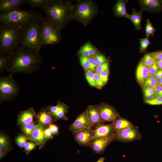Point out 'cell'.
I'll use <instances>...</instances> for the list:
<instances>
[{
  "label": "cell",
  "instance_id": "9f6ffc18",
  "mask_svg": "<svg viewBox=\"0 0 162 162\" xmlns=\"http://www.w3.org/2000/svg\"><path fill=\"white\" fill-rule=\"evenodd\" d=\"M105 158L103 157L99 158L96 162H104L105 160Z\"/></svg>",
  "mask_w": 162,
  "mask_h": 162
},
{
  "label": "cell",
  "instance_id": "4dcf8cb0",
  "mask_svg": "<svg viewBox=\"0 0 162 162\" xmlns=\"http://www.w3.org/2000/svg\"><path fill=\"white\" fill-rule=\"evenodd\" d=\"M16 144L20 147L24 148L27 141L28 138L23 134L20 133L15 139Z\"/></svg>",
  "mask_w": 162,
  "mask_h": 162
},
{
  "label": "cell",
  "instance_id": "d6a6232c",
  "mask_svg": "<svg viewBox=\"0 0 162 162\" xmlns=\"http://www.w3.org/2000/svg\"><path fill=\"white\" fill-rule=\"evenodd\" d=\"M141 61L145 66L149 68L155 64L156 61L149 53L146 54Z\"/></svg>",
  "mask_w": 162,
  "mask_h": 162
},
{
  "label": "cell",
  "instance_id": "2e32d148",
  "mask_svg": "<svg viewBox=\"0 0 162 162\" xmlns=\"http://www.w3.org/2000/svg\"><path fill=\"white\" fill-rule=\"evenodd\" d=\"M114 138V137H110L95 139L92 141L90 146L94 153L100 154Z\"/></svg>",
  "mask_w": 162,
  "mask_h": 162
},
{
  "label": "cell",
  "instance_id": "8fae6325",
  "mask_svg": "<svg viewBox=\"0 0 162 162\" xmlns=\"http://www.w3.org/2000/svg\"><path fill=\"white\" fill-rule=\"evenodd\" d=\"M45 127L43 125L38 123L33 130L28 140L34 142L39 146L40 149L44 147L48 140L45 137L44 130Z\"/></svg>",
  "mask_w": 162,
  "mask_h": 162
},
{
  "label": "cell",
  "instance_id": "ee69618b",
  "mask_svg": "<svg viewBox=\"0 0 162 162\" xmlns=\"http://www.w3.org/2000/svg\"><path fill=\"white\" fill-rule=\"evenodd\" d=\"M109 74V72L107 71L102 72L98 73L100 78L104 84L108 81Z\"/></svg>",
  "mask_w": 162,
  "mask_h": 162
},
{
  "label": "cell",
  "instance_id": "681fc988",
  "mask_svg": "<svg viewBox=\"0 0 162 162\" xmlns=\"http://www.w3.org/2000/svg\"><path fill=\"white\" fill-rule=\"evenodd\" d=\"M49 128L52 132L53 134L58 136V127L56 125L52 124H50Z\"/></svg>",
  "mask_w": 162,
  "mask_h": 162
},
{
  "label": "cell",
  "instance_id": "277c9868",
  "mask_svg": "<svg viewBox=\"0 0 162 162\" xmlns=\"http://www.w3.org/2000/svg\"><path fill=\"white\" fill-rule=\"evenodd\" d=\"M20 27L1 23L0 52L10 55L19 46Z\"/></svg>",
  "mask_w": 162,
  "mask_h": 162
},
{
  "label": "cell",
  "instance_id": "ab89813d",
  "mask_svg": "<svg viewBox=\"0 0 162 162\" xmlns=\"http://www.w3.org/2000/svg\"><path fill=\"white\" fill-rule=\"evenodd\" d=\"M96 73L98 74L103 71L109 72V65L107 62L98 66L95 70Z\"/></svg>",
  "mask_w": 162,
  "mask_h": 162
},
{
  "label": "cell",
  "instance_id": "7bdbcfd3",
  "mask_svg": "<svg viewBox=\"0 0 162 162\" xmlns=\"http://www.w3.org/2000/svg\"><path fill=\"white\" fill-rule=\"evenodd\" d=\"M148 68L149 76H153L160 70L156 63L153 64Z\"/></svg>",
  "mask_w": 162,
  "mask_h": 162
},
{
  "label": "cell",
  "instance_id": "ac0fdd59",
  "mask_svg": "<svg viewBox=\"0 0 162 162\" xmlns=\"http://www.w3.org/2000/svg\"><path fill=\"white\" fill-rule=\"evenodd\" d=\"M86 110L88 120L93 126L104 122L101 118L98 105H89Z\"/></svg>",
  "mask_w": 162,
  "mask_h": 162
},
{
  "label": "cell",
  "instance_id": "db71d44e",
  "mask_svg": "<svg viewBox=\"0 0 162 162\" xmlns=\"http://www.w3.org/2000/svg\"><path fill=\"white\" fill-rule=\"evenodd\" d=\"M156 64L159 67L160 69L162 70V60L156 61Z\"/></svg>",
  "mask_w": 162,
  "mask_h": 162
},
{
  "label": "cell",
  "instance_id": "52a82bcc",
  "mask_svg": "<svg viewBox=\"0 0 162 162\" xmlns=\"http://www.w3.org/2000/svg\"><path fill=\"white\" fill-rule=\"evenodd\" d=\"M20 87L13 77V74L0 78V102L13 100L18 94Z\"/></svg>",
  "mask_w": 162,
  "mask_h": 162
},
{
  "label": "cell",
  "instance_id": "7402d4cb",
  "mask_svg": "<svg viewBox=\"0 0 162 162\" xmlns=\"http://www.w3.org/2000/svg\"><path fill=\"white\" fill-rule=\"evenodd\" d=\"M149 76V68L141 61L138 65L136 70V77L138 82L143 86L146 79Z\"/></svg>",
  "mask_w": 162,
  "mask_h": 162
},
{
  "label": "cell",
  "instance_id": "836d02e7",
  "mask_svg": "<svg viewBox=\"0 0 162 162\" xmlns=\"http://www.w3.org/2000/svg\"><path fill=\"white\" fill-rule=\"evenodd\" d=\"M157 85V80L153 76L148 77L145 81L143 86V87H151L154 88Z\"/></svg>",
  "mask_w": 162,
  "mask_h": 162
},
{
  "label": "cell",
  "instance_id": "7a4b0ae2",
  "mask_svg": "<svg viewBox=\"0 0 162 162\" xmlns=\"http://www.w3.org/2000/svg\"><path fill=\"white\" fill-rule=\"evenodd\" d=\"M73 4L67 0H52L42 9L47 20L52 25L61 30L71 19Z\"/></svg>",
  "mask_w": 162,
  "mask_h": 162
},
{
  "label": "cell",
  "instance_id": "f1b7e54d",
  "mask_svg": "<svg viewBox=\"0 0 162 162\" xmlns=\"http://www.w3.org/2000/svg\"><path fill=\"white\" fill-rule=\"evenodd\" d=\"M52 0H25L26 4L33 8H42L48 4Z\"/></svg>",
  "mask_w": 162,
  "mask_h": 162
},
{
  "label": "cell",
  "instance_id": "d590c367",
  "mask_svg": "<svg viewBox=\"0 0 162 162\" xmlns=\"http://www.w3.org/2000/svg\"><path fill=\"white\" fill-rule=\"evenodd\" d=\"M140 50L141 52L146 51L150 43L148 38L146 37L145 38L140 39Z\"/></svg>",
  "mask_w": 162,
  "mask_h": 162
},
{
  "label": "cell",
  "instance_id": "680465c9",
  "mask_svg": "<svg viewBox=\"0 0 162 162\" xmlns=\"http://www.w3.org/2000/svg\"><path fill=\"white\" fill-rule=\"evenodd\" d=\"M159 74L160 78H162V70H160L158 72Z\"/></svg>",
  "mask_w": 162,
  "mask_h": 162
},
{
  "label": "cell",
  "instance_id": "44dd1931",
  "mask_svg": "<svg viewBox=\"0 0 162 162\" xmlns=\"http://www.w3.org/2000/svg\"><path fill=\"white\" fill-rule=\"evenodd\" d=\"M137 134L136 130L131 128L117 132L114 137L119 140H131L136 138Z\"/></svg>",
  "mask_w": 162,
  "mask_h": 162
},
{
  "label": "cell",
  "instance_id": "5bb4252c",
  "mask_svg": "<svg viewBox=\"0 0 162 162\" xmlns=\"http://www.w3.org/2000/svg\"><path fill=\"white\" fill-rule=\"evenodd\" d=\"M93 130L92 140L97 138L114 137V136L113 132L115 130L112 124H98Z\"/></svg>",
  "mask_w": 162,
  "mask_h": 162
},
{
  "label": "cell",
  "instance_id": "d6986e66",
  "mask_svg": "<svg viewBox=\"0 0 162 162\" xmlns=\"http://www.w3.org/2000/svg\"><path fill=\"white\" fill-rule=\"evenodd\" d=\"M26 4L25 0H1L0 11L4 13L18 9Z\"/></svg>",
  "mask_w": 162,
  "mask_h": 162
},
{
  "label": "cell",
  "instance_id": "f6af8a7d",
  "mask_svg": "<svg viewBox=\"0 0 162 162\" xmlns=\"http://www.w3.org/2000/svg\"><path fill=\"white\" fill-rule=\"evenodd\" d=\"M143 92L145 97L151 95L155 94L154 88L152 87H143Z\"/></svg>",
  "mask_w": 162,
  "mask_h": 162
},
{
  "label": "cell",
  "instance_id": "cb8c5ba5",
  "mask_svg": "<svg viewBox=\"0 0 162 162\" xmlns=\"http://www.w3.org/2000/svg\"><path fill=\"white\" fill-rule=\"evenodd\" d=\"M98 53L97 49L92 44L87 42L80 47L78 52V54L88 57H93Z\"/></svg>",
  "mask_w": 162,
  "mask_h": 162
},
{
  "label": "cell",
  "instance_id": "3957f363",
  "mask_svg": "<svg viewBox=\"0 0 162 162\" xmlns=\"http://www.w3.org/2000/svg\"><path fill=\"white\" fill-rule=\"evenodd\" d=\"M44 18L32 20L20 27V47L30 53H39L42 46L41 29Z\"/></svg>",
  "mask_w": 162,
  "mask_h": 162
},
{
  "label": "cell",
  "instance_id": "ba28073f",
  "mask_svg": "<svg viewBox=\"0 0 162 162\" xmlns=\"http://www.w3.org/2000/svg\"><path fill=\"white\" fill-rule=\"evenodd\" d=\"M41 35L42 46L56 44L62 40L61 30L51 24L45 18L41 21Z\"/></svg>",
  "mask_w": 162,
  "mask_h": 162
},
{
  "label": "cell",
  "instance_id": "7dc6e473",
  "mask_svg": "<svg viewBox=\"0 0 162 162\" xmlns=\"http://www.w3.org/2000/svg\"><path fill=\"white\" fill-rule=\"evenodd\" d=\"M44 133L45 137L48 140L53 139V135L49 127H45L44 130Z\"/></svg>",
  "mask_w": 162,
  "mask_h": 162
},
{
  "label": "cell",
  "instance_id": "9c48e42d",
  "mask_svg": "<svg viewBox=\"0 0 162 162\" xmlns=\"http://www.w3.org/2000/svg\"><path fill=\"white\" fill-rule=\"evenodd\" d=\"M93 127L88 120L86 110L78 116L70 126L69 130L74 133L85 129L92 128Z\"/></svg>",
  "mask_w": 162,
  "mask_h": 162
},
{
  "label": "cell",
  "instance_id": "484cf974",
  "mask_svg": "<svg viewBox=\"0 0 162 162\" xmlns=\"http://www.w3.org/2000/svg\"><path fill=\"white\" fill-rule=\"evenodd\" d=\"M112 125L114 130L117 132L133 127L130 122L123 118H118L113 122Z\"/></svg>",
  "mask_w": 162,
  "mask_h": 162
},
{
  "label": "cell",
  "instance_id": "4316f807",
  "mask_svg": "<svg viewBox=\"0 0 162 162\" xmlns=\"http://www.w3.org/2000/svg\"><path fill=\"white\" fill-rule=\"evenodd\" d=\"M10 61V55L0 52V73L1 74L8 67Z\"/></svg>",
  "mask_w": 162,
  "mask_h": 162
},
{
  "label": "cell",
  "instance_id": "8992f818",
  "mask_svg": "<svg viewBox=\"0 0 162 162\" xmlns=\"http://www.w3.org/2000/svg\"><path fill=\"white\" fill-rule=\"evenodd\" d=\"M98 10V6L92 0H78L77 4L73 5L71 19L86 26L97 15Z\"/></svg>",
  "mask_w": 162,
  "mask_h": 162
},
{
  "label": "cell",
  "instance_id": "83f0119b",
  "mask_svg": "<svg viewBox=\"0 0 162 162\" xmlns=\"http://www.w3.org/2000/svg\"><path fill=\"white\" fill-rule=\"evenodd\" d=\"M36 124L34 122L21 125V131L28 138L31 136Z\"/></svg>",
  "mask_w": 162,
  "mask_h": 162
},
{
  "label": "cell",
  "instance_id": "e0dca14e",
  "mask_svg": "<svg viewBox=\"0 0 162 162\" xmlns=\"http://www.w3.org/2000/svg\"><path fill=\"white\" fill-rule=\"evenodd\" d=\"M36 114L33 107H30L26 110L20 111L18 115L16 120L17 124L21 126L33 122V119Z\"/></svg>",
  "mask_w": 162,
  "mask_h": 162
},
{
  "label": "cell",
  "instance_id": "6f0895ef",
  "mask_svg": "<svg viewBox=\"0 0 162 162\" xmlns=\"http://www.w3.org/2000/svg\"><path fill=\"white\" fill-rule=\"evenodd\" d=\"M157 83L158 85L162 86V78H160L157 81Z\"/></svg>",
  "mask_w": 162,
  "mask_h": 162
},
{
  "label": "cell",
  "instance_id": "60d3db41",
  "mask_svg": "<svg viewBox=\"0 0 162 162\" xmlns=\"http://www.w3.org/2000/svg\"><path fill=\"white\" fill-rule=\"evenodd\" d=\"M145 102L151 105H159L162 104V96H157L154 99L150 100H145Z\"/></svg>",
  "mask_w": 162,
  "mask_h": 162
},
{
  "label": "cell",
  "instance_id": "5b68a950",
  "mask_svg": "<svg viewBox=\"0 0 162 162\" xmlns=\"http://www.w3.org/2000/svg\"><path fill=\"white\" fill-rule=\"evenodd\" d=\"M44 17L40 13L31 10L15 9L7 12L0 13L1 23L21 27L30 21Z\"/></svg>",
  "mask_w": 162,
  "mask_h": 162
},
{
  "label": "cell",
  "instance_id": "74e56055",
  "mask_svg": "<svg viewBox=\"0 0 162 162\" xmlns=\"http://www.w3.org/2000/svg\"><path fill=\"white\" fill-rule=\"evenodd\" d=\"M38 146L35 142L30 141L27 142L24 147V151L27 154H28L33 150L35 149Z\"/></svg>",
  "mask_w": 162,
  "mask_h": 162
},
{
  "label": "cell",
  "instance_id": "1f68e13d",
  "mask_svg": "<svg viewBox=\"0 0 162 162\" xmlns=\"http://www.w3.org/2000/svg\"><path fill=\"white\" fill-rule=\"evenodd\" d=\"M86 79L89 85L98 88L94 79V73L89 70H85Z\"/></svg>",
  "mask_w": 162,
  "mask_h": 162
},
{
  "label": "cell",
  "instance_id": "d4e9b609",
  "mask_svg": "<svg viewBox=\"0 0 162 162\" xmlns=\"http://www.w3.org/2000/svg\"><path fill=\"white\" fill-rule=\"evenodd\" d=\"M133 13L128 16V18L133 23L135 29L137 30L141 29V22L143 10L141 9L139 11H136L134 9H132Z\"/></svg>",
  "mask_w": 162,
  "mask_h": 162
},
{
  "label": "cell",
  "instance_id": "816d5d0a",
  "mask_svg": "<svg viewBox=\"0 0 162 162\" xmlns=\"http://www.w3.org/2000/svg\"><path fill=\"white\" fill-rule=\"evenodd\" d=\"M8 151L0 148V160H1L6 155Z\"/></svg>",
  "mask_w": 162,
  "mask_h": 162
},
{
  "label": "cell",
  "instance_id": "f35d334b",
  "mask_svg": "<svg viewBox=\"0 0 162 162\" xmlns=\"http://www.w3.org/2000/svg\"><path fill=\"white\" fill-rule=\"evenodd\" d=\"M93 57L95 60L97 66L107 62V59L106 57L103 55L98 52L96 53Z\"/></svg>",
  "mask_w": 162,
  "mask_h": 162
},
{
  "label": "cell",
  "instance_id": "ffe728a7",
  "mask_svg": "<svg viewBox=\"0 0 162 162\" xmlns=\"http://www.w3.org/2000/svg\"><path fill=\"white\" fill-rule=\"evenodd\" d=\"M139 3L143 10L158 11L162 7V0H142L140 1Z\"/></svg>",
  "mask_w": 162,
  "mask_h": 162
},
{
  "label": "cell",
  "instance_id": "f5cc1de1",
  "mask_svg": "<svg viewBox=\"0 0 162 162\" xmlns=\"http://www.w3.org/2000/svg\"><path fill=\"white\" fill-rule=\"evenodd\" d=\"M156 96L155 94L150 95L148 96L145 97V100H150L154 99Z\"/></svg>",
  "mask_w": 162,
  "mask_h": 162
},
{
  "label": "cell",
  "instance_id": "f907efd6",
  "mask_svg": "<svg viewBox=\"0 0 162 162\" xmlns=\"http://www.w3.org/2000/svg\"><path fill=\"white\" fill-rule=\"evenodd\" d=\"M154 88L156 96H162V86L158 85Z\"/></svg>",
  "mask_w": 162,
  "mask_h": 162
},
{
  "label": "cell",
  "instance_id": "7c38bea8",
  "mask_svg": "<svg viewBox=\"0 0 162 162\" xmlns=\"http://www.w3.org/2000/svg\"><path fill=\"white\" fill-rule=\"evenodd\" d=\"M48 109L52 115L57 120L62 119L67 120L66 116L69 107L62 101L58 100L56 105H50L46 107Z\"/></svg>",
  "mask_w": 162,
  "mask_h": 162
},
{
  "label": "cell",
  "instance_id": "b9f144b4",
  "mask_svg": "<svg viewBox=\"0 0 162 162\" xmlns=\"http://www.w3.org/2000/svg\"><path fill=\"white\" fill-rule=\"evenodd\" d=\"M94 76L95 81L98 88H101L105 84L101 80L98 74L96 72L94 73Z\"/></svg>",
  "mask_w": 162,
  "mask_h": 162
},
{
  "label": "cell",
  "instance_id": "603a6c76",
  "mask_svg": "<svg viewBox=\"0 0 162 162\" xmlns=\"http://www.w3.org/2000/svg\"><path fill=\"white\" fill-rule=\"evenodd\" d=\"M127 1L123 0H118L117 1L113 8L115 16L128 18L129 14L127 13L125 8Z\"/></svg>",
  "mask_w": 162,
  "mask_h": 162
},
{
  "label": "cell",
  "instance_id": "9a60e30c",
  "mask_svg": "<svg viewBox=\"0 0 162 162\" xmlns=\"http://www.w3.org/2000/svg\"><path fill=\"white\" fill-rule=\"evenodd\" d=\"M35 119L38 123L43 125L46 128L49 127L50 124L57 121L49 110L46 108H42L37 114Z\"/></svg>",
  "mask_w": 162,
  "mask_h": 162
},
{
  "label": "cell",
  "instance_id": "8d00e7d4",
  "mask_svg": "<svg viewBox=\"0 0 162 162\" xmlns=\"http://www.w3.org/2000/svg\"><path fill=\"white\" fill-rule=\"evenodd\" d=\"M80 60L81 65L85 70H89L90 63L88 57L81 55Z\"/></svg>",
  "mask_w": 162,
  "mask_h": 162
},
{
  "label": "cell",
  "instance_id": "f546056e",
  "mask_svg": "<svg viewBox=\"0 0 162 162\" xmlns=\"http://www.w3.org/2000/svg\"><path fill=\"white\" fill-rule=\"evenodd\" d=\"M10 143L8 138L4 134H0V148L7 151L10 150Z\"/></svg>",
  "mask_w": 162,
  "mask_h": 162
},
{
  "label": "cell",
  "instance_id": "30bf717a",
  "mask_svg": "<svg viewBox=\"0 0 162 162\" xmlns=\"http://www.w3.org/2000/svg\"><path fill=\"white\" fill-rule=\"evenodd\" d=\"M98 106L101 118L103 122H114L118 118V115L112 106L105 103H101Z\"/></svg>",
  "mask_w": 162,
  "mask_h": 162
},
{
  "label": "cell",
  "instance_id": "11a10c76",
  "mask_svg": "<svg viewBox=\"0 0 162 162\" xmlns=\"http://www.w3.org/2000/svg\"><path fill=\"white\" fill-rule=\"evenodd\" d=\"M154 77L157 80H159L160 78V77L159 74L158 72L156 73L154 76Z\"/></svg>",
  "mask_w": 162,
  "mask_h": 162
},
{
  "label": "cell",
  "instance_id": "e575fe53",
  "mask_svg": "<svg viewBox=\"0 0 162 162\" xmlns=\"http://www.w3.org/2000/svg\"><path fill=\"white\" fill-rule=\"evenodd\" d=\"M145 30L146 37L148 38L150 35H154V33L156 31V29L153 27L148 19L146 20Z\"/></svg>",
  "mask_w": 162,
  "mask_h": 162
},
{
  "label": "cell",
  "instance_id": "6da1fadb",
  "mask_svg": "<svg viewBox=\"0 0 162 162\" xmlns=\"http://www.w3.org/2000/svg\"><path fill=\"white\" fill-rule=\"evenodd\" d=\"M10 56V63L7 70L11 74L32 73L38 70L42 63L39 53H30L20 46Z\"/></svg>",
  "mask_w": 162,
  "mask_h": 162
},
{
  "label": "cell",
  "instance_id": "4fadbf2b",
  "mask_svg": "<svg viewBox=\"0 0 162 162\" xmlns=\"http://www.w3.org/2000/svg\"><path fill=\"white\" fill-rule=\"evenodd\" d=\"M73 134L78 144L83 146H90L92 140L94 130L92 128H86Z\"/></svg>",
  "mask_w": 162,
  "mask_h": 162
},
{
  "label": "cell",
  "instance_id": "c3c4849f",
  "mask_svg": "<svg viewBox=\"0 0 162 162\" xmlns=\"http://www.w3.org/2000/svg\"><path fill=\"white\" fill-rule=\"evenodd\" d=\"M150 53L156 61L162 60V50Z\"/></svg>",
  "mask_w": 162,
  "mask_h": 162
},
{
  "label": "cell",
  "instance_id": "bcb514c9",
  "mask_svg": "<svg viewBox=\"0 0 162 162\" xmlns=\"http://www.w3.org/2000/svg\"><path fill=\"white\" fill-rule=\"evenodd\" d=\"M90 63L89 70L93 72L95 71L98 66L93 57H88Z\"/></svg>",
  "mask_w": 162,
  "mask_h": 162
}]
</instances>
